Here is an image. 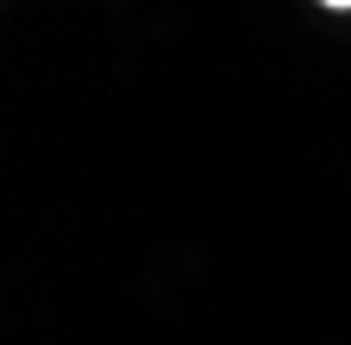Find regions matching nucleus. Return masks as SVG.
Instances as JSON below:
<instances>
[{
	"mask_svg": "<svg viewBox=\"0 0 351 345\" xmlns=\"http://www.w3.org/2000/svg\"><path fill=\"white\" fill-rule=\"evenodd\" d=\"M320 7H339V13H345V7H351V0H320Z\"/></svg>",
	"mask_w": 351,
	"mask_h": 345,
	"instance_id": "1",
	"label": "nucleus"
}]
</instances>
